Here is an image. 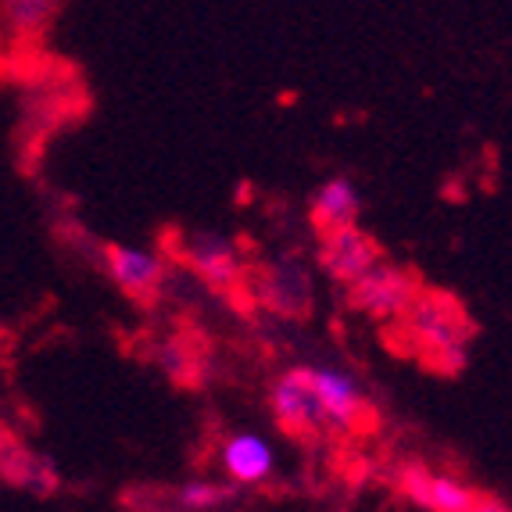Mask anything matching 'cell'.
<instances>
[{
  "label": "cell",
  "mask_w": 512,
  "mask_h": 512,
  "mask_svg": "<svg viewBox=\"0 0 512 512\" xmlns=\"http://www.w3.org/2000/svg\"><path fill=\"white\" fill-rule=\"evenodd\" d=\"M402 330L412 351L437 373L459 376L470 366L473 323L459 308V301L444 291H419L402 316Z\"/></svg>",
  "instance_id": "1"
},
{
  "label": "cell",
  "mask_w": 512,
  "mask_h": 512,
  "mask_svg": "<svg viewBox=\"0 0 512 512\" xmlns=\"http://www.w3.org/2000/svg\"><path fill=\"white\" fill-rule=\"evenodd\" d=\"M398 495L409 498L416 509L430 512H477V509H502L495 502H484L477 487L459 480L455 473H434L419 462H405L398 470Z\"/></svg>",
  "instance_id": "2"
},
{
  "label": "cell",
  "mask_w": 512,
  "mask_h": 512,
  "mask_svg": "<svg viewBox=\"0 0 512 512\" xmlns=\"http://www.w3.org/2000/svg\"><path fill=\"white\" fill-rule=\"evenodd\" d=\"M416 294H419L416 276L409 269H402V265L384 262V258L348 287L351 305L359 308V312H366L369 319H380V323L402 319L412 301H416Z\"/></svg>",
  "instance_id": "3"
},
{
  "label": "cell",
  "mask_w": 512,
  "mask_h": 512,
  "mask_svg": "<svg viewBox=\"0 0 512 512\" xmlns=\"http://www.w3.org/2000/svg\"><path fill=\"white\" fill-rule=\"evenodd\" d=\"M269 409H273L276 423L287 434H316V430H330L326 419V405L319 398L308 366H294L269 387Z\"/></svg>",
  "instance_id": "4"
},
{
  "label": "cell",
  "mask_w": 512,
  "mask_h": 512,
  "mask_svg": "<svg viewBox=\"0 0 512 512\" xmlns=\"http://www.w3.org/2000/svg\"><path fill=\"white\" fill-rule=\"evenodd\" d=\"M255 298L276 316L298 319L312 305V273L298 258H280L255 276Z\"/></svg>",
  "instance_id": "5"
},
{
  "label": "cell",
  "mask_w": 512,
  "mask_h": 512,
  "mask_svg": "<svg viewBox=\"0 0 512 512\" xmlns=\"http://www.w3.org/2000/svg\"><path fill=\"white\" fill-rule=\"evenodd\" d=\"M180 258L190 273L201 276L212 287H237L240 276H244L240 251L226 233H212V230L190 233V237L180 240Z\"/></svg>",
  "instance_id": "6"
},
{
  "label": "cell",
  "mask_w": 512,
  "mask_h": 512,
  "mask_svg": "<svg viewBox=\"0 0 512 512\" xmlns=\"http://www.w3.org/2000/svg\"><path fill=\"white\" fill-rule=\"evenodd\" d=\"M380 258L384 255L373 244V237H366L355 222L326 230L323 240H319V265H323V273L330 280L344 283V287H351L359 276H366Z\"/></svg>",
  "instance_id": "7"
},
{
  "label": "cell",
  "mask_w": 512,
  "mask_h": 512,
  "mask_svg": "<svg viewBox=\"0 0 512 512\" xmlns=\"http://www.w3.org/2000/svg\"><path fill=\"white\" fill-rule=\"evenodd\" d=\"M104 273H108V280L122 294L144 301L162 291L169 265H165V258L158 251L129 248V244H108L104 248Z\"/></svg>",
  "instance_id": "8"
},
{
  "label": "cell",
  "mask_w": 512,
  "mask_h": 512,
  "mask_svg": "<svg viewBox=\"0 0 512 512\" xmlns=\"http://www.w3.org/2000/svg\"><path fill=\"white\" fill-rule=\"evenodd\" d=\"M308 376L316 384L319 398L326 405V419H330V430L337 434H355V430L366 423V394L355 384V376L344 373L337 366H308Z\"/></svg>",
  "instance_id": "9"
},
{
  "label": "cell",
  "mask_w": 512,
  "mask_h": 512,
  "mask_svg": "<svg viewBox=\"0 0 512 512\" xmlns=\"http://www.w3.org/2000/svg\"><path fill=\"white\" fill-rule=\"evenodd\" d=\"M219 470L237 487H262L276 473V452L255 430H240L219 444Z\"/></svg>",
  "instance_id": "10"
},
{
  "label": "cell",
  "mask_w": 512,
  "mask_h": 512,
  "mask_svg": "<svg viewBox=\"0 0 512 512\" xmlns=\"http://www.w3.org/2000/svg\"><path fill=\"white\" fill-rule=\"evenodd\" d=\"M0 466H4V480L15 487H22L33 498H54L61 487L58 466L47 455L33 452L26 444H15L11 434L4 437V452H0Z\"/></svg>",
  "instance_id": "11"
},
{
  "label": "cell",
  "mask_w": 512,
  "mask_h": 512,
  "mask_svg": "<svg viewBox=\"0 0 512 512\" xmlns=\"http://www.w3.org/2000/svg\"><path fill=\"white\" fill-rule=\"evenodd\" d=\"M359 212H362V194H359V187L351 180H344V176L326 180L323 187H316V194L308 201V215H312V226H316L319 233L359 222Z\"/></svg>",
  "instance_id": "12"
},
{
  "label": "cell",
  "mask_w": 512,
  "mask_h": 512,
  "mask_svg": "<svg viewBox=\"0 0 512 512\" xmlns=\"http://www.w3.org/2000/svg\"><path fill=\"white\" fill-rule=\"evenodd\" d=\"M158 366L172 384H201V351L190 341H165L158 344Z\"/></svg>",
  "instance_id": "13"
},
{
  "label": "cell",
  "mask_w": 512,
  "mask_h": 512,
  "mask_svg": "<svg viewBox=\"0 0 512 512\" xmlns=\"http://www.w3.org/2000/svg\"><path fill=\"white\" fill-rule=\"evenodd\" d=\"M54 11H58V0H8V29L18 40H29V36H40L43 29L51 26Z\"/></svg>",
  "instance_id": "14"
},
{
  "label": "cell",
  "mask_w": 512,
  "mask_h": 512,
  "mask_svg": "<svg viewBox=\"0 0 512 512\" xmlns=\"http://www.w3.org/2000/svg\"><path fill=\"white\" fill-rule=\"evenodd\" d=\"M233 484V480H230ZM230 484H219V480H208V477H194L176 491V505L187 512H212L222 509V505L233 498V487Z\"/></svg>",
  "instance_id": "15"
}]
</instances>
